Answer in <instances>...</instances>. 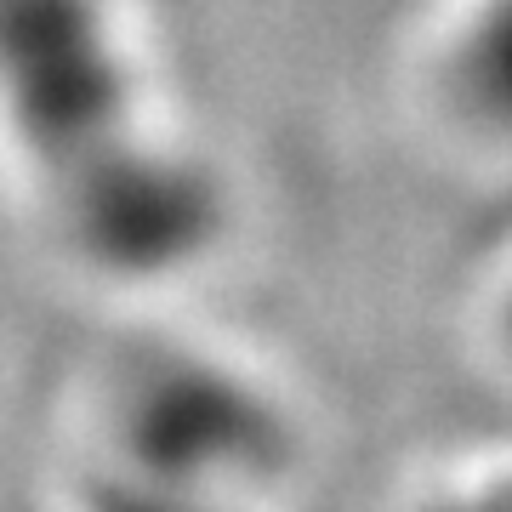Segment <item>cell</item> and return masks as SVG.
I'll use <instances>...</instances> for the list:
<instances>
[{"label": "cell", "mask_w": 512, "mask_h": 512, "mask_svg": "<svg viewBox=\"0 0 512 512\" xmlns=\"http://www.w3.org/2000/svg\"><path fill=\"white\" fill-rule=\"evenodd\" d=\"M0 97L69 239L114 274H171L211 245L205 171L148 126L97 0H0Z\"/></svg>", "instance_id": "cell-1"}, {"label": "cell", "mask_w": 512, "mask_h": 512, "mask_svg": "<svg viewBox=\"0 0 512 512\" xmlns=\"http://www.w3.org/2000/svg\"><path fill=\"white\" fill-rule=\"evenodd\" d=\"M114 467L160 478L171 490L217 495L285 461V421L245 376L160 353L126 376L114 404Z\"/></svg>", "instance_id": "cell-2"}, {"label": "cell", "mask_w": 512, "mask_h": 512, "mask_svg": "<svg viewBox=\"0 0 512 512\" xmlns=\"http://www.w3.org/2000/svg\"><path fill=\"white\" fill-rule=\"evenodd\" d=\"M456 92L490 126L512 131V0H490L456 46Z\"/></svg>", "instance_id": "cell-3"}, {"label": "cell", "mask_w": 512, "mask_h": 512, "mask_svg": "<svg viewBox=\"0 0 512 512\" xmlns=\"http://www.w3.org/2000/svg\"><path fill=\"white\" fill-rule=\"evenodd\" d=\"M86 507L92 512H222V507H211V495L171 490V484H160V478L126 473V467H114V461L92 478Z\"/></svg>", "instance_id": "cell-4"}, {"label": "cell", "mask_w": 512, "mask_h": 512, "mask_svg": "<svg viewBox=\"0 0 512 512\" xmlns=\"http://www.w3.org/2000/svg\"><path fill=\"white\" fill-rule=\"evenodd\" d=\"M433 512H512V478L484 484V490H473V495H456V501H444V507H433Z\"/></svg>", "instance_id": "cell-5"}, {"label": "cell", "mask_w": 512, "mask_h": 512, "mask_svg": "<svg viewBox=\"0 0 512 512\" xmlns=\"http://www.w3.org/2000/svg\"><path fill=\"white\" fill-rule=\"evenodd\" d=\"M507 330H512V313H507Z\"/></svg>", "instance_id": "cell-6"}]
</instances>
